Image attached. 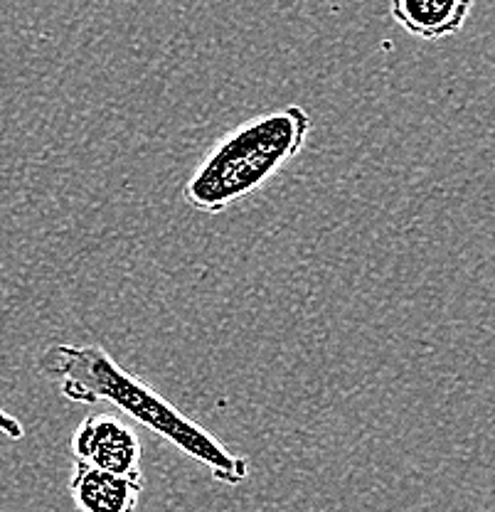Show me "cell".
<instances>
[{
  "instance_id": "2",
  "label": "cell",
  "mask_w": 495,
  "mask_h": 512,
  "mask_svg": "<svg viewBox=\"0 0 495 512\" xmlns=\"http://www.w3.org/2000/svg\"><path fill=\"white\" fill-rule=\"evenodd\" d=\"M308 133L311 116L298 104L244 121L205 153L185 183L183 200L205 215H220L234 202L264 188L301 153Z\"/></svg>"
},
{
  "instance_id": "3",
  "label": "cell",
  "mask_w": 495,
  "mask_h": 512,
  "mask_svg": "<svg viewBox=\"0 0 495 512\" xmlns=\"http://www.w3.org/2000/svg\"><path fill=\"white\" fill-rule=\"evenodd\" d=\"M74 461L116 476L143 478L141 439L126 421L111 414H92L72 436Z\"/></svg>"
},
{
  "instance_id": "6",
  "label": "cell",
  "mask_w": 495,
  "mask_h": 512,
  "mask_svg": "<svg viewBox=\"0 0 495 512\" xmlns=\"http://www.w3.org/2000/svg\"><path fill=\"white\" fill-rule=\"evenodd\" d=\"M0 431L8 434L10 439H23V424L18 419H13L10 414H5L3 409H0Z\"/></svg>"
},
{
  "instance_id": "1",
  "label": "cell",
  "mask_w": 495,
  "mask_h": 512,
  "mask_svg": "<svg viewBox=\"0 0 495 512\" xmlns=\"http://www.w3.org/2000/svg\"><path fill=\"white\" fill-rule=\"evenodd\" d=\"M37 367L42 375L60 382V392L67 399L77 404H111L202 463L220 483L239 485L249 478L247 458L232 453L205 426L175 409L151 384L124 370L101 345L57 343L42 352Z\"/></svg>"
},
{
  "instance_id": "5",
  "label": "cell",
  "mask_w": 495,
  "mask_h": 512,
  "mask_svg": "<svg viewBox=\"0 0 495 512\" xmlns=\"http://www.w3.org/2000/svg\"><path fill=\"white\" fill-rule=\"evenodd\" d=\"M471 3L468 0H392V20L422 40H441L463 28Z\"/></svg>"
},
{
  "instance_id": "7",
  "label": "cell",
  "mask_w": 495,
  "mask_h": 512,
  "mask_svg": "<svg viewBox=\"0 0 495 512\" xmlns=\"http://www.w3.org/2000/svg\"><path fill=\"white\" fill-rule=\"evenodd\" d=\"M468 3H473V0H468Z\"/></svg>"
},
{
  "instance_id": "4",
  "label": "cell",
  "mask_w": 495,
  "mask_h": 512,
  "mask_svg": "<svg viewBox=\"0 0 495 512\" xmlns=\"http://www.w3.org/2000/svg\"><path fill=\"white\" fill-rule=\"evenodd\" d=\"M141 490L143 478L116 476L79 461L69 480V493L82 512H136Z\"/></svg>"
}]
</instances>
